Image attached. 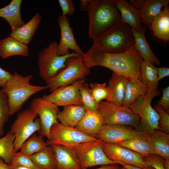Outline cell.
I'll return each instance as SVG.
<instances>
[{
	"mask_svg": "<svg viewBox=\"0 0 169 169\" xmlns=\"http://www.w3.org/2000/svg\"><path fill=\"white\" fill-rule=\"evenodd\" d=\"M91 0H80L79 1V8L82 11H88L90 7Z\"/></svg>",
	"mask_w": 169,
	"mask_h": 169,
	"instance_id": "f6af8a7d",
	"label": "cell"
},
{
	"mask_svg": "<svg viewBox=\"0 0 169 169\" xmlns=\"http://www.w3.org/2000/svg\"><path fill=\"white\" fill-rule=\"evenodd\" d=\"M162 163L165 169H169V160L164 159Z\"/></svg>",
	"mask_w": 169,
	"mask_h": 169,
	"instance_id": "681fc988",
	"label": "cell"
},
{
	"mask_svg": "<svg viewBox=\"0 0 169 169\" xmlns=\"http://www.w3.org/2000/svg\"><path fill=\"white\" fill-rule=\"evenodd\" d=\"M155 37L167 42L169 40V9L168 5L153 19L150 26Z\"/></svg>",
	"mask_w": 169,
	"mask_h": 169,
	"instance_id": "484cf974",
	"label": "cell"
},
{
	"mask_svg": "<svg viewBox=\"0 0 169 169\" xmlns=\"http://www.w3.org/2000/svg\"><path fill=\"white\" fill-rule=\"evenodd\" d=\"M41 18L39 13H36L28 22L11 32L9 36L28 45L38 27Z\"/></svg>",
	"mask_w": 169,
	"mask_h": 169,
	"instance_id": "7402d4cb",
	"label": "cell"
},
{
	"mask_svg": "<svg viewBox=\"0 0 169 169\" xmlns=\"http://www.w3.org/2000/svg\"><path fill=\"white\" fill-rule=\"evenodd\" d=\"M29 108L39 116L41 128L38 132L40 135L49 138L51 127L59 122L57 115L60 110L58 106L43 97L35 98L31 101Z\"/></svg>",
	"mask_w": 169,
	"mask_h": 169,
	"instance_id": "7c38bea8",
	"label": "cell"
},
{
	"mask_svg": "<svg viewBox=\"0 0 169 169\" xmlns=\"http://www.w3.org/2000/svg\"><path fill=\"white\" fill-rule=\"evenodd\" d=\"M58 2L62 10V16H71L75 12L76 8L73 0H59Z\"/></svg>",
	"mask_w": 169,
	"mask_h": 169,
	"instance_id": "60d3db41",
	"label": "cell"
},
{
	"mask_svg": "<svg viewBox=\"0 0 169 169\" xmlns=\"http://www.w3.org/2000/svg\"><path fill=\"white\" fill-rule=\"evenodd\" d=\"M104 125L103 118L98 111L86 110L84 116L75 127L80 131L95 137Z\"/></svg>",
	"mask_w": 169,
	"mask_h": 169,
	"instance_id": "ffe728a7",
	"label": "cell"
},
{
	"mask_svg": "<svg viewBox=\"0 0 169 169\" xmlns=\"http://www.w3.org/2000/svg\"><path fill=\"white\" fill-rule=\"evenodd\" d=\"M33 77L32 74L23 76L15 71L2 88L7 97L11 115L19 111L31 96L48 89L46 85H35L31 84L30 81Z\"/></svg>",
	"mask_w": 169,
	"mask_h": 169,
	"instance_id": "3957f363",
	"label": "cell"
},
{
	"mask_svg": "<svg viewBox=\"0 0 169 169\" xmlns=\"http://www.w3.org/2000/svg\"><path fill=\"white\" fill-rule=\"evenodd\" d=\"M11 115L7 96L0 88V137L3 132L4 126Z\"/></svg>",
	"mask_w": 169,
	"mask_h": 169,
	"instance_id": "8d00e7d4",
	"label": "cell"
},
{
	"mask_svg": "<svg viewBox=\"0 0 169 169\" xmlns=\"http://www.w3.org/2000/svg\"><path fill=\"white\" fill-rule=\"evenodd\" d=\"M134 39V47L143 60H147L153 64L160 65V61L151 49L145 36V31H137L132 29Z\"/></svg>",
	"mask_w": 169,
	"mask_h": 169,
	"instance_id": "f1b7e54d",
	"label": "cell"
},
{
	"mask_svg": "<svg viewBox=\"0 0 169 169\" xmlns=\"http://www.w3.org/2000/svg\"><path fill=\"white\" fill-rule=\"evenodd\" d=\"M29 157L40 169H56L54 152L52 146H47Z\"/></svg>",
	"mask_w": 169,
	"mask_h": 169,
	"instance_id": "4dcf8cb0",
	"label": "cell"
},
{
	"mask_svg": "<svg viewBox=\"0 0 169 169\" xmlns=\"http://www.w3.org/2000/svg\"><path fill=\"white\" fill-rule=\"evenodd\" d=\"M159 81L166 77L169 76V68L166 67H157Z\"/></svg>",
	"mask_w": 169,
	"mask_h": 169,
	"instance_id": "ee69618b",
	"label": "cell"
},
{
	"mask_svg": "<svg viewBox=\"0 0 169 169\" xmlns=\"http://www.w3.org/2000/svg\"><path fill=\"white\" fill-rule=\"evenodd\" d=\"M88 33L92 40L121 22L115 0H91Z\"/></svg>",
	"mask_w": 169,
	"mask_h": 169,
	"instance_id": "7a4b0ae2",
	"label": "cell"
},
{
	"mask_svg": "<svg viewBox=\"0 0 169 169\" xmlns=\"http://www.w3.org/2000/svg\"><path fill=\"white\" fill-rule=\"evenodd\" d=\"M29 54L28 45L14 38L9 36L0 40V56L2 59L15 55L27 57Z\"/></svg>",
	"mask_w": 169,
	"mask_h": 169,
	"instance_id": "603a6c76",
	"label": "cell"
},
{
	"mask_svg": "<svg viewBox=\"0 0 169 169\" xmlns=\"http://www.w3.org/2000/svg\"><path fill=\"white\" fill-rule=\"evenodd\" d=\"M143 159L146 166H151L154 169H165L162 163L164 159L160 156L149 154Z\"/></svg>",
	"mask_w": 169,
	"mask_h": 169,
	"instance_id": "ab89813d",
	"label": "cell"
},
{
	"mask_svg": "<svg viewBox=\"0 0 169 169\" xmlns=\"http://www.w3.org/2000/svg\"><path fill=\"white\" fill-rule=\"evenodd\" d=\"M149 89L141 80L136 78L129 80L122 105L129 107L139 97L146 94Z\"/></svg>",
	"mask_w": 169,
	"mask_h": 169,
	"instance_id": "f546056e",
	"label": "cell"
},
{
	"mask_svg": "<svg viewBox=\"0 0 169 169\" xmlns=\"http://www.w3.org/2000/svg\"><path fill=\"white\" fill-rule=\"evenodd\" d=\"M120 169H127L126 168H125V167L122 166V167L121 168H120Z\"/></svg>",
	"mask_w": 169,
	"mask_h": 169,
	"instance_id": "816d5d0a",
	"label": "cell"
},
{
	"mask_svg": "<svg viewBox=\"0 0 169 169\" xmlns=\"http://www.w3.org/2000/svg\"><path fill=\"white\" fill-rule=\"evenodd\" d=\"M149 152L169 160V134L157 129L150 135Z\"/></svg>",
	"mask_w": 169,
	"mask_h": 169,
	"instance_id": "44dd1931",
	"label": "cell"
},
{
	"mask_svg": "<svg viewBox=\"0 0 169 169\" xmlns=\"http://www.w3.org/2000/svg\"><path fill=\"white\" fill-rule=\"evenodd\" d=\"M21 0H12L10 3L0 8V17L5 19L9 24L11 32L25 23L20 13Z\"/></svg>",
	"mask_w": 169,
	"mask_h": 169,
	"instance_id": "d4e9b609",
	"label": "cell"
},
{
	"mask_svg": "<svg viewBox=\"0 0 169 169\" xmlns=\"http://www.w3.org/2000/svg\"><path fill=\"white\" fill-rule=\"evenodd\" d=\"M14 139V135L10 131L3 137L0 138V157L8 165L10 164L15 152Z\"/></svg>",
	"mask_w": 169,
	"mask_h": 169,
	"instance_id": "836d02e7",
	"label": "cell"
},
{
	"mask_svg": "<svg viewBox=\"0 0 169 169\" xmlns=\"http://www.w3.org/2000/svg\"><path fill=\"white\" fill-rule=\"evenodd\" d=\"M116 6L120 12L121 22L128 25L132 29L145 31L139 11L130 3L124 0H115Z\"/></svg>",
	"mask_w": 169,
	"mask_h": 169,
	"instance_id": "ac0fdd59",
	"label": "cell"
},
{
	"mask_svg": "<svg viewBox=\"0 0 169 169\" xmlns=\"http://www.w3.org/2000/svg\"><path fill=\"white\" fill-rule=\"evenodd\" d=\"M162 95L160 100L156 102L157 105L161 106L165 111H169V87L161 89Z\"/></svg>",
	"mask_w": 169,
	"mask_h": 169,
	"instance_id": "b9f144b4",
	"label": "cell"
},
{
	"mask_svg": "<svg viewBox=\"0 0 169 169\" xmlns=\"http://www.w3.org/2000/svg\"><path fill=\"white\" fill-rule=\"evenodd\" d=\"M141 79L149 89H158L157 68L148 60L143 59L141 63Z\"/></svg>",
	"mask_w": 169,
	"mask_h": 169,
	"instance_id": "1f68e13d",
	"label": "cell"
},
{
	"mask_svg": "<svg viewBox=\"0 0 169 169\" xmlns=\"http://www.w3.org/2000/svg\"><path fill=\"white\" fill-rule=\"evenodd\" d=\"M9 165L31 169H40L34 164L29 156L25 155L20 151L15 152L13 154Z\"/></svg>",
	"mask_w": 169,
	"mask_h": 169,
	"instance_id": "74e56055",
	"label": "cell"
},
{
	"mask_svg": "<svg viewBox=\"0 0 169 169\" xmlns=\"http://www.w3.org/2000/svg\"><path fill=\"white\" fill-rule=\"evenodd\" d=\"M98 139L86 134L75 127L64 125L59 122L53 125L49 132V138L46 142L47 146L62 145L67 147L86 141Z\"/></svg>",
	"mask_w": 169,
	"mask_h": 169,
	"instance_id": "8fae6325",
	"label": "cell"
},
{
	"mask_svg": "<svg viewBox=\"0 0 169 169\" xmlns=\"http://www.w3.org/2000/svg\"><path fill=\"white\" fill-rule=\"evenodd\" d=\"M118 164L121 165L127 169H154L153 167L149 166H147L145 168H141L138 166H136L130 165L122 162L119 161L117 162Z\"/></svg>",
	"mask_w": 169,
	"mask_h": 169,
	"instance_id": "bcb514c9",
	"label": "cell"
},
{
	"mask_svg": "<svg viewBox=\"0 0 169 169\" xmlns=\"http://www.w3.org/2000/svg\"><path fill=\"white\" fill-rule=\"evenodd\" d=\"M131 4L139 11L142 23L150 26L154 18L168 5L169 0H131Z\"/></svg>",
	"mask_w": 169,
	"mask_h": 169,
	"instance_id": "e0dca14e",
	"label": "cell"
},
{
	"mask_svg": "<svg viewBox=\"0 0 169 169\" xmlns=\"http://www.w3.org/2000/svg\"><path fill=\"white\" fill-rule=\"evenodd\" d=\"M85 82V78L78 80L70 85L59 87L51 94L44 95L43 97L58 107L82 105L80 88Z\"/></svg>",
	"mask_w": 169,
	"mask_h": 169,
	"instance_id": "4fadbf2b",
	"label": "cell"
},
{
	"mask_svg": "<svg viewBox=\"0 0 169 169\" xmlns=\"http://www.w3.org/2000/svg\"><path fill=\"white\" fill-rule=\"evenodd\" d=\"M60 31V39L58 46V54L64 56L70 53L69 49L79 55L84 53L77 44L75 39L72 28L70 26L68 18L59 16L57 19Z\"/></svg>",
	"mask_w": 169,
	"mask_h": 169,
	"instance_id": "2e32d148",
	"label": "cell"
},
{
	"mask_svg": "<svg viewBox=\"0 0 169 169\" xmlns=\"http://www.w3.org/2000/svg\"><path fill=\"white\" fill-rule=\"evenodd\" d=\"M47 146L43 136L34 133L21 145L20 152L25 155L30 156L44 149Z\"/></svg>",
	"mask_w": 169,
	"mask_h": 169,
	"instance_id": "d6a6232c",
	"label": "cell"
},
{
	"mask_svg": "<svg viewBox=\"0 0 169 169\" xmlns=\"http://www.w3.org/2000/svg\"><path fill=\"white\" fill-rule=\"evenodd\" d=\"M66 64L65 68L54 77L45 81L51 92L85 78L90 73V69L85 65L82 56L77 55L70 57Z\"/></svg>",
	"mask_w": 169,
	"mask_h": 169,
	"instance_id": "52a82bcc",
	"label": "cell"
},
{
	"mask_svg": "<svg viewBox=\"0 0 169 169\" xmlns=\"http://www.w3.org/2000/svg\"><path fill=\"white\" fill-rule=\"evenodd\" d=\"M82 57L85 65L90 69L102 66L129 80L141 79L143 59L134 47L124 53L113 54L102 52L92 45Z\"/></svg>",
	"mask_w": 169,
	"mask_h": 169,
	"instance_id": "6da1fadb",
	"label": "cell"
},
{
	"mask_svg": "<svg viewBox=\"0 0 169 169\" xmlns=\"http://www.w3.org/2000/svg\"><path fill=\"white\" fill-rule=\"evenodd\" d=\"M154 109L159 116L158 129L167 133L169 132V113L164 110L161 106L156 105Z\"/></svg>",
	"mask_w": 169,
	"mask_h": 169,
	"instance_id": "f35d334b",
	"label": "cell"
},
{
	"mask_svg": "<svg viewBox=\"0 0 169 169\" xmlns=\"http://www.w3.org/2000/svg\"><path fill=\"white\" fill-rule=\"evenodd\" d=\"M97 111L101 115L104 125H129L138 130L140 118L129 107L106 100L100 103Z\"/></svg>",
	"mask_w": 169,
	"mask_h": 169,
	"instance_id": "30bf717a",
	"label": "cell"
},
{
	"mask_svg": "<svg viewBox=\"0 0 169 169\" xmlns=\"http://www.w3.org/2000/svg\"><path fill=\"white\" fill-rule=\"evenodd\" d=\"M139 131L123 125L105 124L95 138L104 143L116 144L132 138Z\"/></svg>",
	"mask_w": 169,
	"mask_h": 169,
	"instance_id": "9a60e30c",
	"label": "cell"
},
{
	"mask_svg": "<svg viewBox=\"0 0 169 169\" xmlns=\"http://www.w3.org/2000/svg\"><path fill=\"white\" fill-rule=\"evenodd\" d=\"M58 46L57 42L53 41L39 53L38 64L39 75L45 81L54 77L65 68L69 57L78 55L73 51L60 56L58 54Z\"/></svg>",
	"mask_w": 169,
	"mask_h": 169,
	"instance_id": "8992f818",
	"label": "cell"
},
{
	"mask_svg": "<svg viewBox=\"0 0 169 169\" xmlns=\"http://www.w3.org/2000/svg\"><path fill=\"white\" fill-rule=\"evenodd\" d=\"M129 80L126 78L113 72L108 85L110 92L109 102L122 105Z\"/></svg>",
	"mask_w": 169,
	"mask_h": 169,
	"instance_id": "83f0119b",
	"label": "cell"
},
{
	"mask_svg": "<svg viewBox=\"0 0 169 169\" xmlns=\"http://www.w3.org/2000/svg\"><path fill=\"white\" fill-rule=\"evenodd\" d=\"M90 87L93 96L97 103L99 104L103 100L110 101V92L106 83H92L90 84Z\"/></svg>",
	"mask_w": 169,
	"mask_h": 169,
	"instance_id": "d590c367",
	"label": "cell"
},
{
	"mask_svg": "<svg viewBox=\"0 0 169 169\" xmlns=\"http://www.w3.org/2000/svg\"><path fill=\"white\" fill-rule=\"evenodd\" d=\"M8 166L9 169H31L23 167L13 166L10 165H8Z\"/></svg>",
	"mask_w": 169,
	"mask_h": 169,
	"instance_id": "f907efd6",
	"label": "cell"
},
{
	"mask_svg": "<svg viewBox=\"0 0 169 169\" xmlns=\"http://www.w3.org/2000/svg\"><path fill=\"white\" fill-rule=\"evenodd\" d=\"M100 51L117 54L128 51L134 46V39L131 27L122 22L93 40Z\"/></svg>",
	"mask_w": 169,
	"mask_h": 169,
	"instance_id": "277c9868",
	"label": "cell"
},
{
	"mask_svg": "<svg viewBox=\"0 0 169 169\" xmlns=\"http://www.w3.org/2000/svg\"><path fill=\"white\" fill-rule=\"evenodd\" d=\"M12 74L0 67V87L2 88L4 87L10 78Z\"/></svg>",
	"mask_w": 169,
	"mask_h": 169,
	"instance_id": "7bdbcfd3",
	"label": "cell"
},
{
	"mask_svg": "<svg viewBox=\"0 0 169 169\" xmlns=\"http://www.w3.org/2000/svg\"><path fill=\"white\" fill-rule=\"evenodd\" d=\"M102 142L99 140L86 141L68 147L74 152L81 169L98 165L116 164L108 158L104 153Z\"/></svg>",
	"mask_w": 169,
	"mask_h": 169,
	"instance_id": "ba28073f",
	"label": "cell"
},
{
	"mask_svg": "<svg viewBox=\"0 0 169 169\" xmlns=\"http://www.w3.org/2000/svg\"><path fill=\"white\" fill-rule=\"evenodd\" d=\"M118 164L103 165L95 169H120L122 167L118 165Z\"/></svg>",
	"mask_w": 169,
	"mask_h": 169,
	"instance_id": "7dc6e473",
	"label": "cell"
},
{
	"mask_svg": "<svg viewBox=\"0 0 169 169\" xmlns=\"http://www.w3.org/2000/svg\"><path fill=\"white\" fill-rule=\"evenodd\" d=\"M80 93L82 105L85 110L97 111L99 104L95 101L88 84L85 82L81 86Z\"/></svg>",
	"mask_w": 169,
	"mask_h": 169,
	"instance_id": "e575fe53",
	"label": "cell"
},
{
	"mask_svg": "<svg viewBox=\"0 0 169 169\" xmlns=\"http://www.w3.org/2000/svg\"><path fill=\"white\" fill-rule=\"evenodd\" d=\"M102 146L108 158L117 164L118 162L120 161L143 168L147 166L141 156L128 148L117 144L103 142Z\"/></svg>",
	"mask_w": 169,
	"mask_h": 169,
	"instance_id": "5bb4252c",
	"label": "cell"
},
{
	"mask_svg": "<svg viewBox=\"0 0 169 169\" xmlns=\"http://www.w3.org/2000/svg\"><path fill=\"white\" fill-rule=\"evenodd\" d=\"M38 115L29 108L18 113L10 128V131L15 136V152H17L22 144L41 128Z\"/></svg>",
	"mask_w": 169,
	"mask_h": 169,
	"instance_id": "9c48e42d",
	"label": "cell"
},
{
	"mask_svg": "<svg viewBox=\"0 0 169 169\" xmlns=\"http://www.w3.org/2000/svg\"><path fill=\"white\" fill-rule=\"evenodd\" d=\"M0 169H9L8 165L0 157Z\"/></svg>",
	"mask_w": 169,
	"mask_h": 169,
	"instance_id": "c3c4849f",
	"label": "cell"
},
{
	"mask_svg": "<svg viewBox=\"0 0 169 169\" xmlns=\"http://www.w3.org/2000/svg\"><path fill=\"white\" fill-rule=\"evenodd\" d=\"M51 146L54 152L55 169H81L77 156L71 148L62 145Z\"/></svg>",
	"mask_w": 169,
	"mask_h": 169,
	"instance_id": "d6986e66",
	"label": "cell"
},
{
	"mask_svg": "<svg viewBox=\"0 0 169 169\" xmlns=\"http://www.w3.org/2000/svg\"><path fill=\"white\" fill-rule=\"evenodd\" d=\"M85 111L83 105H67L59 112L58 120L64 125L74 127L82 118Z\"/></svg>",
	"mask_w": 169,
	"mask_h": 169,
	"instance_id": "cb8c5ba5",
	"label": "cell"
},
{
	"mask_svg": "<svg viewBox=\"0 0 169 169\" xmlns=\"http://www.w3.org/2000/svg\"><path fill=\"white\" fill-rule=\"evenodd\" d=\"M150 135L145 131H139L132 138L117 144L138 153L143 158L148 155Z\"/></svg>",
	"mask_w": 169,
	"mask_h": 169,
	"instance_id": "4316f807",
	"label": "cell"
},
{
	"mask_svg": "<svg viewBox=\"0 0 169 169\" xmlns=\"http://www.w3.org/2000/svg\"><path fill=\"white\" fill-rule=\"evenodd\" d=\"M160 93L158 89H149L146 94L139 97L129 106L140 118L138 130L145 131L150 135L158 129L159 115L152 106L151 102Z\"/></svg>",
	"mask_w": 169,
	"mask_h": 169,
	"instance_id": "5b68a950",
	"label": "cell"
}]
</instances>
